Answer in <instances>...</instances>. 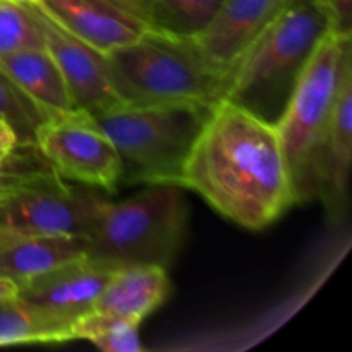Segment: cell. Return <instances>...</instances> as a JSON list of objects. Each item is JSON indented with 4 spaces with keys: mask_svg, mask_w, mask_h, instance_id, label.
Listing matches in <instances>:
<instances>
[{
    "mask_svg": "<svg viewBox=\"0 0 352 352\" xmlns=\"http://www.w3.org/2000/svg\"><path fill=\"white\" fill-rule=\"evenodd\" d=\"M86 254V237L47 236L0 223V277L24 285L64 261Z\"/></svg>",
    "mask_w": 352,
    "mask_h": 352,
    "instance_id": "obj_13",
    "label": "cell"
},
{
    "mask_svg": "<svg viewBox=\"0 0 352 352\" xmlns=\"http://www.w3.org/2000/svg\"><path fill=\"white\" fill-rule=\"evenodd\" d=\"M168 268L160 265H119L91 309L140 325L170 294Z\"/></svg>",
    "mask_w": 352,
    "mask_h": 352,
    "instance_id": "obj_15",
    "label": "cell"
},
{
    "mask_svg": "<svg viewBox=\"0 0 352 352\" xmlns=\"http://www.w3.org/2000/svg\"><path fill=\"white\" fill-rule=\"evenodd\" d=\"M140 325L120 316L88 309L72 322V337L88 340L107 352H140Z\"/></svg>",
    "mask_w": 352,
    "mask_h": 352,
    "instance_id": "obj_19",
    "label": "cell"
},
{
    "mask_svg": "<svg viewBox=\"0 0 352 352\" xmlns=\"http://www.w3.org/2000/svg\"><path fill=\"white\" fill-rule=\"evenodd\" d=\"M0 69L48 116L74 109L64 78L43 45L0 55Z\"/></svg>",
    "mask_w": 352,
    "mask_h": 352,
    "instance_id": "obj_16",
    "label": "cell"
},
{
    "mask_svg": "<svg viewBox=\"0 0 352 352\" xmlns=\"http://www.w3.org/2000/svg\"><path fill=\"white\" fill-rule=\"evenodd\" d=\"M291 0H220L189 45L208 65L232 76L241 58Z\"/></svg>",
    "mask_w": 352,
    "mask_h": 352,
    "instance_id": "obj_9",
    "label": "cell"
},
{
    "mask_svg": "<svg viewBox=\"0 0 352 352\" xmlns=\"http://www.w3.org/2000/svg\"><path fill=\"white\" fill-rule=\"evenodd\" d=\"M105 58L117 96L131 105L215 107L230 81V74L206 64L188 40L151 33Z\"/></svg>",
    "mask_w": 352,
    "mask_h": 352,
    "instance_id": "obj_4",
    "label": "cell"
},
{
    "mask_svg": "<svg viewBox=\"0 0 352 352\" xmlns=\"http://www.w3.org/2000/svg\"><path fill=\"white\" fill-rule=\"evenodd\" d=\"M119 265L81 254L36 275L19 287V296L69 320L95 306Z\"/></svg>",
    "mask_w": 352,
    "mask_h": 352,
    "instance_id": "obj_11",
    "label": "cell"
},
{
    "mask_svg": "<svg viewBox=\"0 0 352 352\" xmlns=\"http://www.w3.org/2000/svg\"><path fill=\"white\" fill-rule=\"evenodd\" d=\"M54 175L57 174L48 164L45 167H36L31 164L14 165V162H10L7 167L0 168V206L6 205L12 196H16L23 189L40 184Z\"/></svg>",
    "mask_w": 352,
    "mask_h": 352,
    "instance_id": "obj_22",
    "label": "cell"
},
{
    "mask_svg": "<svg viewBox=\"0 0 352 352\" xmlns=\"http://www.w3.org/2000/svg\"><path fill=\"white\" fill-rule=\"evenodd\" d=\"M352 162V74L342 82L313 168V191L337 210L346 203Z\"/></svg>",
    "mask_w": 352,
    "mask_h": 352,
    "instance_id": "obj_14",
    "label": "cell"
},
{
    "mask_svg": "<svg viewBox=\"0 0 352 352\" xmlns=\"http://www.w3.org/2000/svg\"><path fill=\"white\" fill-rule=\"evenodd\" d=\"M327 31L329 19L320 0H291L241 58L223 100L277 122L296 79Z\"/></svg>",
    "mask_w": 352,
    "mask_h": 352,
    "instance_id": "obj_2",
    "label": "cell"
},
{
    "mask_svg": "<svg viewBox=\"0 0 352 352\" xmlns=\"http://www.w3.org/2000/svg\"><path fill=\"white\" fill-rule=\"evenodd\" d=\"M351 40L332 31L323 34L275 122L298 201L315 195L313 168L316 151L342 82L352 74Z\"/></svg>",
    "mask_w": 352,
    "mask_h": 352,
    "instance_id": "obj_6",
    "label": "cell"
},
{
    "mask_svg": "<svg viewBox=\"0 0 352 352\" xmlns=\"http://www.w3.org/2000/svg\"><path fill=\"white\" fill-rule=\"evenodd\" d=\"M133 16L146 33L191 40L219 7L220 0H112Z\"/></svg>",
    "mask_w": 352,
    "mask_h": 352,
    "instance_id": "obj_17",
    "label": "cell"
},
{
    "mask_svg": "<svg viewBox=\"0 0 352 352\" xmlns=\"http://www.w3.org/2000/svg\"><path fill=\"white\" fill-rule=\"evenodd\" d=\"M17 292H19V289H17V285L12 280H9L6 277H0V302L7 298H12Z\"/></svg>",
    "mask_w": 352,
    "mask_h": 352,
    "instance_id": "obj_25",
    "label": "cell"
},
{
    "mask_svg": "<svg viewBox=\"0 0 352 352\" xmlns=\"http://www.w3.org/2000/svg\"><path fill=\"white\" fill-rule=\"evenodd\" d=\"M188 227L184 189L148 184L120 201L102 198L86 236V254L116 265H160L177 258Z\"/></svg>",
    "mask_w": 352,
    "mask_h": 352,
    "instance_id": "obj_3",
    "label": "cell"
},
{
    "mask_svg": "<svg viewBox=\"0 0 352 352\" xmlns=\"http://www.w3.org/2000/svg\"><path fill=\"white\" fill-rule=\"evenodd\" d=\"M179 186L248 230H263L298 203L275 122L229 100L210 112Z\"/></svg>",
    "mask_w": 352,
    "mask_h": 352,
    "instance_id": "obj_1",
    "label": "cell"
},
{
    "mask_svg": "<svg viewBox=\"0 0 352 352\" xmlns=\"http://www.w3.org/2000/svg\"><path fill=\"white\" fill-rule=\"evenodd\" d=\"M19 146L21 141L16 129L6 119L0 117V168L7 167L12 162Z\"/></svg>",
    "mask_w": 352,
    "mask_h": 352,
    "instance_id": "obj_24",
    "label": "cell"
},
{
    "mask_svg": "<svg viewBox=\"0 0 352 352\" xmlns=\"http://www.w3.org/2000/svg\"><path fill=\"white\" fill-rule=\"evenodd\" d=\"M102 198L91 188H71L54 175L0 206V223L47 236L86 237Z\"/></svg>",
    "mask_w": 352,
    "mask_h": 352,
    "instance_id": "obj_8",
    "label": "cell"
},
{
    "mask_svg": "<svg viewBox=\"0 0 352 352\" xmlns=\"http://www.w3.org/2000/svg\"><path fill=\"white\" fill-rule=\"evenodd\" d=\"M34 3L62 30L103 55L134 43L146 33L112 0H36Z\"/></svg>",
    "mask_w": 352,
    "mask_h": 352,
    "instance_id": "obj_12",
    "label": "cell"
},
{
    "mask_svg": "<svg viewBox=\"0 0 352 352\" xmlns=\"http://www.w3.org/2000/svg\"><path fill=\"white\" fill-rule=\"evenodd\" d=\"M41 45L43 38L30 0H0V55Z\"/></svg>",
    "mask_w": 352,
    "mask_h": 352,
    "instance_id": "obj_20",
    "label": "cell"
},
{
    "mask_svg": "<svg viewBox=\"0 0 352 352\" xmlns=\"http://www.w3.org/2000/svg\"><path fill=\"white\" fill-rule=\"evenodd\" d=\"M329 28L339 36H352V0H320Z\"/></svg>",
    "mask_w": 352,
    "mask_h": 352,
    "instance_id": "obj_23",
    "label": "cell"
},
{
    "mask_svg": "<svg viewBox=\"0 0 352 352\" xmlns=\"http://www.w3.org/2000/svg\"><path fill=\"white\" fill-rule=\"evenodd\" d=\"M72 322L74 320L28 301L17 292L0 302V346L74 340Z\"/></svg>",
    "mask_w": 352,
    "mask_h": 352,
    "instance_id": "obj_18",
    "label": "cell"
},
{
    "mask_svg": "<svg viewBox=\"0 0 352 352\" xmlns=\"http://www.w3.org/2000/svg\"><path fill=\"white\" fill-rule=\"evenodd\" d=\"M212 109L120 102L91 116L119 151L124 182L179 186L189 151Z\"/></svg>",
    "mask_w": 352,
    "mask_h": 352,
    "instance_id": "obj_5",
    "label": "cell"
},
{
    "mask_svg": "<svg viewBox=\"0 0 352 352\" xmlns=\"http://www.w3.org/2000/svg\"><path fill=\"white\" fill-rule=\"evenodd\" d=\"M30 3L40 26L43 47L57 64L74 109L96 113L120 103L110 81L105 55L62 30L36 3L31 0Z\"/></svg>",
    "mask_w": 352,
    "mask_h": 352,
    "instance_id": "obj_10",
    "label": "cell"
},
{
    "mask_svg": "<svg viewBox=\"0 0 352 352\" xmlns=\"http://www.w3.org/2000/svg\"><path fill=\"white\" fill-rule=\"evenodd\" d=\"M33 146L64 181L116 192L122 160L109 134L88 110L50 113L36 127Z\"/></svg>",
    "mask_w": 352,
    "mask_h": 352,
    "instance_id": "obj_7",
    "label": "cell"
},
{
    "mask_svg": "<svg viewBox=\"0 0 352 352\" xmlns=\"http://www.w3.org/2000/svg\"><path fill=\"white\" fill-rule=\"evenodd\" d=\"M33 2H36V0H33Z\"/></svg>",
    "mask_w": 352,
    "mask_h": 352,
    "instance_id": "obj_26",
    "label": "cell"
},
{
    "mask_svg": "<svg viewBox=\"0 0 352 352\" xmlns=\"http://www.w3.org/2000/svg\"><path fill=\"white\" fill-rule=\"evenodd\" d=\"M47 116L0 69V117L16 129L21 146H33L36 127Z\"/></svg>",
    "mask_w": 352,
    "mask_h": 352,
    "instance_id": "obj_21",
    "label": "cell"
}]
</instances>
